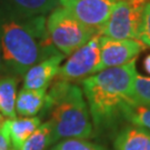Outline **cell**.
I'll list each match as a JSON object with an SVG mask.
<instances>
[{"instance_id":"3","label":"cell","mask_w":150,"mask_h":150,"mask_svg":"<svg viewBox=\"0 0 150 150\" xmlns=\"http://www.w3.org/2000/svg\"><path fill=\"white\" fill-rule=\"evenodd\" d=\"M42 111L50 113L54 145L64 139L96 136L82 89L75 83L54 79Z\"/></svg>"},{"instance_id":"1","label":"cell","mask_w":150,"mask_h":150,"mask_svg":"<svg viewBox=\"0 0 150 150\" xmlns=\"http://www.w3.org/2000/svg\"><path fill=\"white\" fill-rule=\"evenodd\" d=\"M0 50L6 75L23 77L33 64L59 51L52 46L46 16L20 17L0 7Z\"/></svg>"},{"instance_id":"12","label":"cell","mask_w":150,"mask_h":150,"mask_svg":"<svg viewBox=\"0 0 150 150\" xmlns=\"http://www.w3.org/2000/svg\"><path fill=\"white\" fill-rule=\"evenodd\" d=\"M47 89L32 90L22 88L17 93L16 112L20 117H36V115L42 111L46 105Z\"/></svg>"},{"instance_id":"18","label":"cell","mask_w":150,"mask_h":150,"mask_svg":"<svg viewBox=\"0 0 150 150\" xmlns=\"http://www.w3.org/2000/svg\"><path fill=\"white\" fill-rule=\"evenodd\" d=\"M49 150H108L106 147L89 141L88 139L71 138L64 139L54 144Z\"/></svg>"},{"instance_id":"21","label":"cell","mask_w":150,"mask_h":150,"mask_svg":"<svg viewBox=\"0 0 150 150\" xmlns=\"http://www.w3.org/2000/svg\"><path fill=\"white\" fill-rule=\"evenodd\" d=\"M4 74L6 75L5 64H4V61H2V56H1V50H0V77H2Z\"/></svg>"},{"instance_id":"13","label":"cell","mask_w":150,"mask_h":150,"mask_svg":"<svg viewBox=\"0 0 150 150\" xmlns=\"http://www.w3.org/2000/svg\"><path fill=\"white\" fill-rule=\"evenodd\" d=\"M11 146L16 150H20L23 144L41 125L40 117H21L16 119H7Z\"/></svg>"},{"instance_id":"17","label":"cell","mask_w":150,"mask_h":150,"mask_svg":"<svg viewBox=\"0 0 150 150\" xmlns=\"http://www.w3.org/2000/svg\"><path fill=\"white\" fill-rule=\"evenodd\" d=\"M130 99L136 103L150 107V78L137 74Z\"/></svg>"},{"instance_id":"23","label":"cell","mask_w":150,"mask_h":150,"mask_svg":"<svg viewBox=\"0 0 150 150\" xmlns=\"http://www.w3.org/2000/svg\"><path fill=\"white\" fill-rule=\"evenodd\" d=\"M4 121H5V119H4V116L0 113V127L2 126V123H4Z\"/></svg>"},{"instance_id":"9","label":"cell","mask_w":150,"mask_h":150,"mask_svg":"<svg viewBox=\"0 0 150 150\" xmlns=\"http://www.w3.org/2000/svg\"><path fill=\"white\" fill-rule=\"evenodd\" d=\"M64 58V54L59 52L33 64L22 77L23 78L22 88L32 89V90L48 89V87L54 82L56 77L58 76Z\"/></svg>"},{"instance_id":"14","label":"cell","mask_w":150,"mask_h":150,"mask_svg":"<svg viewBox=\"0 0 150 150\" xmlns=\"http://www.w3.org/2000/svg\"><path fill=\"white\" fill-rule=\"evenodd\" d=\"M18 77L6 75L0 77V113L7 119H16V99Z\"/></svg>"},{"instance_id":"22","label":"cell","mask_w":150,"mask_h":150,"mask_svg":"<svg viewBox=\"0 0 150 150\" xmlns=\"http://www.w3.org/2000/svg\"><path fill=\"white\" fill-rule=\"evenodd\" d=\"M145 69L148 74H150V54L145 59Z\"/></svg>"},{"instance_id":"2","label":"cell","mask_w":150,"mask_h":150,"mask_svg":"<svg viewBox=\"0 0 150 150\" xmlns=\"http://www.w3.org/2000/svg\"><path fill=\"white\" fill-rule=\"evenodd\" d=\"M136 61L101 70L80 81L96 132L111 130L123 119V105L130 99L137 76Z\"/></svg>"},{"instance_id":"7","label":"cell","mask_w":150,"mask_h":150,"mask_svg":"<svg viewBox=\"0 0 150 150\" xmlns=\"http://www.w3.org/2000/svg\"><path fill=\"white\" fill-rule=\"evenodd\" d=\"M118 2L119 0H68L61 6L83 26L100 32Z\"/></svg>"},{"instance_id":"10","label":"cell","mask_w":150,"mask_h":150,"mask_svg":"<svg viewBox=\"0 0 150 150\" xmlns=\"http://www.w3.org/2000/svg\"><path fill=\"white\" fill-rule=\"evenodd\" d=\"M59 6V0H0V7L20 17L47 16Z\"/></svg>"},{"instance_id":"20","label":"cell","mask_w":150,"mask_h":150,"mask_svg":"<svg viewBox=\"0 0 150 150\" xmlns=\"http://www.w3.org/2000/svg\"><path fill=\"white\" fill-rule=\"evenodd\" d=\"M11 147L10 134H9V128L6 119L2 126L0 127V150H9Z\"/></svg>"},{"instance_id":"15","label":"cell","mask_w":150,"mask_h":150,"mask_svg":"<svg viewBox=\"0 0 150 150\" xmlns=\"http://www.w3.org/2000/svg\"><path fill=\"white\" fill-rule=\"evenodd\" d=\"M52 145V127L51 122L47 120L41 123L39 128L28 138L20 150H49V147ZM9 150L16 149L11 146Z\"/></svg>"},{"instance_id":"24","label":"cell","mask_w":150,"mask_h":150,"mask_svg":"<svg viewBox=\"0 0 150 150\" xmlns=\"http://www.w3.org/2000/svg\"><path fill=\"white\" fill-rule=\"evenodd\" d=\"M59 1H60V6H61V5H64L66 1H68V0H59Z\"/></svg>"},{"instance_id":"25","label":"cell","mask_w":150,"mask_h":150,"mask_svg":"<svg viewBox=\"0 0 150 150\" xmlns=\"http://www.w3.org/2000/svg\"><path fill=\"white\" fill-rule=\"evenodd\" d=\"M148 1H149V0H148Z\"/></svg>"},{"instance_id":"16","label":"cell","mask_w":150,"mask_h":150,"mask_svg":"<svg viewBox=\"0 0 150 150\" xmlns=\"http://www.w3.org/2000/svg\"><path fill=\"white\" fill-rule=\"evenodd\" d=\"M122 118L131 125L150 130V107L136 103L131 99L123 105Z\"/></svg>"},{"instance_id":"19","label":"cell","mask_w":150,"mask_h":150,"mask_svg":"<svg viewBox=\"0 0 150 150\" xmlns=\"http://www.w3.org/2000/svg\"><path fill=\"white\" fill-rule=\"evenodd\" d=\"M138 40L144 43L146 47H150V0L147 1L144 7Z\"/></svg>"},{"instance_id":"11","label":"cell","mask_w":150,"mask_h":150,"mask_svg":"<svg viewBox=\"0 0 150 150\" xmlns=\"http://www.w3.org/2000/svg\"><path fill=\"white\" fill-rule=\"evenodd\" d=\"M115 150H150V130L128 125L115 138Z\"/></svg>"},{"instance_id":"6","label":"cell","mask_w":150,"mask_h":150,"mask_svg":"<svg viewBox=\"0 0 150 150\" xmlns=\"http://www.w3.org/2000/svg\"><path fill=\"white\" fill-rule=\"evenodd\" d=\"M100 32L69 56L68 60L60 66L57 80L66 82L82 81L98 72L100 61Z\"/></svg>"},{"instance_id":"4","label":"cell","mask_w":150,"mask_h":150,"mask_svg":"<svg viewBox=\"0 0 150 150\" xmlns=\"http://www.w3.org/2000/svg\"><path fill=\"white\" fill-rule=\"evenodd\" d=\"M46 28L52 46L64 56H70L98 33L83 26L62 6L47 15Z\"/></svg>"},{"instance_id":"8","label":"cell","mask_w":150,"mask_h":150,"mask_svg":"<svg viewBox=\"0 0 150 150\" xmlns=\"http://www.w3.org/2000/svg\"><path fill=\"white\" fill-rule=\"evenodd\" d=\"M147 48L138 39H110L100 38V61L98 72L108 68L120 67L137 59V56Z\"/></svg>"},{"instance_id":"5","label":"cell","mask_w":150,"mask_h":150,"mask_svg":"<svg viewBox=\"0 0 150 150\" xmlns=\"http://www.w3.org/2000/svg\"><path fill=\"white\" fill-rule=\"evenodd\" d=\"M147 1L119 0L106 25L100 30V35L116 40L138 39L142 11Z\"/></svg>"}]
</instances>
